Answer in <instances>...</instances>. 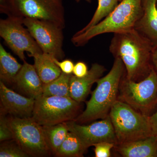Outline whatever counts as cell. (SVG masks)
<instances>
[{
	"instance_id": "obj_1",
	"label": "cell",
	"mask_w": 157,
	"mask_h": 157,
	"mask_svg": "<svg viewBox=\"0 0 157 157\" xmlns=\"http://www.w3.org/2000/svg\"><path fill=\"white\" fill-rule=\"evenodd\" d=\"M153 49L150 41L135 28L114 33L109 47L114 58L122 61L127 78L135 82L150 73Z\"/></svg>"
},
{
	"instance_id": "obj_2",
	"label": "cell",
	"mask_w": 157,
	"mask_h": 157,
	"mask_svg": "<svg viewBox=\"0 0 157 157\" xmlns=\"http://www.w3.org/2000/svg\"><path fill=\"white\" fill-rule=\"evenodd\" d=\"M125 67L119 58H115L109 73L97 81L95 89L86 102V108L76 117L75 122L79 124L105 118L109 116L113 105L117 101L120 84L124 74Z\"/></svg>"
},
{
	"instance_id": "obj_3",
	"label": "cell",
	"mask_w": 157,
	"mask_h": 157,
	"mask_svg": "<svg viewBox=\"0 0 157 157\" xmlns=\"http://www.w3.org/2000/svg\"><path fill=\"white\" fill-rule=\"evenodd\" d=\"M142 12V0H122L107 17L71 39L76 46L85 45L90 40L101 34L119 33L134 28Z\"/></svg>"
},
{
	"instance_id": "obj_4",
	"label": "cell",
	"mask_w": 157,
	"mask_h": 157,
	"mask_svg": "<svg viewBox=\"0 0 157 157\" xmlns=\"http://www.w3.org/2000/svg\"><path fill=\"white\" fill-rule=\"evenodd\" d=\"M109 116L114 128L117 144L153 135L149 116L140 113L124 102L118 100L116 101Z\"/></svg>"
},
{
	"instance_id": "obj_5",
	"label": "cell",
	"mask_w": 157,
	"mask_h": 157,
	"mask_svg": "<svg viewBox=\"0 0 157 157\" xmlns=\"http://www.w3.org/2000/svg\"><path fill=\"white\" fill-rule=\"evenodd\" d=\"M117 100L142 114L150 116L157 104V73L154 68L146 78L139 82L130 80L124 74L120 84Z\"/></svg>"
},
{
	"instance_id": "obj_6",
	"label": "cell",
	"mask_w": 157,
	"mask_h": 157,
	"mask_svg": "<svg viewBox=\"0 0 157 157\" xmlns=\"http://www.w3.org/2000/svg\"><path fill=\"white\" fill-rule=\"evenodd\" d=\"M13 140L30 156L44 157L52 153L43 127L32 117L7 118Z\"/></svg>"
},
{
	"instance_id": "obj_7",
	"label": "cell",
	"mask_w": 157,
	"mask_h": 157,
	"mask_svg": "<svg viewBox=\"0 0 157 157\" xmlns=\"http://www.w3.org/2000/svg\"><path fill=\"white\" fill-rule=\"evenodd\" d=\"M80 103L71 98L42 95L36 99L32 117L42 126L75 121Z\"/></svg>"
},
{
	"instance_id": "obj_8",
	"label": "cell",
	"mask_w": 157,
	"mask_h": 157,
	"mask_svg": "<svg viewBox=\"0 0 157 157\" xmlns=\"http://www.w3.org/2000/svg\"><path fill=\"white\" fill-rule=\"evenodd\" d=\"M10 16L46 21L65 27L62 0H7Z\"/></svg>"
},
{
	"instance_id": "obj_9",
	"label": "cell",
	"mask_w": 157,
	"mask_h": 157,
	"mask_svg": "<svg viewBox=\"0 0 157 157\" xmlns=\"http://www.w3.org/2000/svg\"><path fill=\"white\" fill-rule=\"evenodd\" d=\"M23 18L8 16L0 20V36L9 48L23 61H25V52L29 57L42 53L41 48L23 23Z\"/></svg>"
},
{
	"instance_id": "obj_10",
	"label": "cell",
	"mask_w": 157,
	"mask_h": 157,
	"mask_svg": "<svg viewBox=\"0 0 157 157\" xmlns=\"http://www.w3.org/2000/svg\"><path fill=\"white\" fill-rule=\"evenodd\" d=\"M23 23L43 53L59 60L64 58L63 29L53 23L33 18H24Z\"/></svg>"
},
{
	"instance_id": "obj_11",
	"label": "cell",
	"mask_w": 157,
	"mask_h": 157,
	"mask_svg": "<svg viewBox=\"0 0 157 157\" xmlns=\"http://www.w3.org/2000/svg\"><path fill=\"white\" fill-rule=\"evenodd\" d=\"M67 123L69 132L77 135L86 149L100 142H109L117 144L114 128L109 116L87 125H82L74 121Z\"/></svg>"
},
{
	"instance_id": "obj_12",
	"label": "cell",
	"mask_w": 157,
	"mask_h": 157,
	"mask_svg": "<svg viewBox=\"0 0 157 157\" xmlns=\"http://www.w3.org/2000/svg\"><path fill=\"white\" fill-rule=\"evenodd\" d=\"M1 114L7 113L21 118L32 117L35 99L24 97L9 88L0 82Z\"/></svg>"
},
{
	"instance_id": "obj_13",
	"label": "cell",
	"mask_w": 157,
	"mask_h": 157,
	"mask_svg": "<svg viewBox=\"0 0 157 157\" xmlns=\"http://www.w3.org/2000/svg\"><path fill=\"white\" fill-rule=\"evenodd\" d=\"M105 71L104 66L94 63L84 77H76L72 74L70 82V98L79 103L84 101L89 94L93 85L102 77Z\"/></svg>"
},
{
	"instance_id": "obj_14",
	"label": "cell",
	"mask_w": 157,
	"mask_h": 157,
	"mask_svg": "<svg viewBox=\"0 0 157 157\" xmlns=\"http://www.w3.org/2000/svg\"><path fill=\"white\" fill-rule=\"evenodd\" d=\"M142 12L134 28L157 46V0H142Z\"/></svg>"
},
{
	"instance_id": "obj_15",
	"label": "cell",
	"mask_w": 157,
	"mask_h": 157,
	"mask_svg": "<svg viewBox=\"0 0 157 157\" xmlns=\"http://www.w3.org/2000/svg\"><path fill=\"white\" fill-rule=\"evenodd\" d=\"M23 62L13 83L28 97L36 100L42 95L44 84L34 65Z\"/></svg>"
},
{
	"instance_id": "obj_16",
	"label": "cell",
	"mask_w": 157,
	"mask_h": 157,
	"mask_svg": "<svg viewBox=\"0 0 157 157\" xmlns=\"http://www.w3.org/2000/svg\"><path fill=\"white\" fill-rule=\"evenodd\" d=\"M113 148L124 157H157V136L117 144Z\"/></svg>"
},
{
	"instance_id": "obj_17",
	"label": "cell",
	"mask_w": 157,
	"mask_h": 157,
	"mask_svg": "<svg viewBox=\"0 0 157 157\" xmlns=\"http://www.w3.org/2000/svg\"><path fill=\"white\" fill-rule=\"evenodd\" d=\"M33 57L34 66L43 84L53 81L61 74V70L48 54H36Z\"/></svg>"
},
{
	"instance_id": "obj_18",
	"label": "cell",
	"mask_w": 157,
	"mask_h": 157,
	"mask_svg": "<svg viewBox=\"0 0 157 157\" xmlns=\"http://www.w3.org/2000/svg\"><path fill=\"white\" fill-rule=\"evenodd\" d=\"M22 65L0 44V78L4 83H14V79Z\"/></svg>"
},
{
	"instance_id": "obj_19",
	"label": "cell",
	"mask_w": 157,
	"mask_h": 157,
	"mask_svg": "<svg viewBox=\"0 0 157 157\" xmlns=\"http://www.w3.org/2000/svg\"><path fill=\"white\" fill-rule=\"evenodd\" d=\"M86 150L77 135L69 132L55 155L62 157H83Z\"/></svg>"
},
{
	"instance_id": "obj_20",
	"label": "cell",
	"mask_w": 157,
	"mask_h": 157,
	"mask_svg": "<svg viewBox=\"0 0 157 157\" xmlns=\"http://www.w3.org/2000/svg\"><path fill=\"white\" fill-rule=\"evenodd\" d=\"M43 127L48 146L55 155L69 132L67 124L65 122L51 126Z\"/></svg>"
},
{
	"instance_id": "obj_21",
	"label": "cell",
	"mask_w": 157,
	"mask_h": 157,
	"mask_svg": "<svg viewBox=\"0 0 157 157\" xmlns=\"http://www.w3.org/2000/svg\"><path fill=\"white\" fill-rule=\"evenodd\" d=\"M72 75L62 72L56 79L47 84H44L42 95L70 98V82Z\"/></svg>"
},
{
	"instance_id": "obj_22",
	"label": "cell",
	"mask_w": 157,
	"mask_h": 157,
	"mask_svg": "<svg viewBox=\"0 0 157 157\" xmlns=\"http://www.w3.org/2000/svg\"><path fill=\"white\" fill-rule=\"evenodd\" d=\"M119 3V0H98V8L88 24L77 32L81 33L92 27L109 15Z\"/></svg>"
},
{
	"instance_id": "obj_23",
	"label": "cell",
	"mask_w": 157,
	"mask_h": 157,
	"mask_svg": "<svg viewBox=\"0 0 157 157\" xmlns=\"http://www.w3.org/2000/svg\"><path fill=\"white\" fill-rule=\"evenodd\" d=\"M2 141L0 147L1 157H28L30 156L24 151L14 140Z\"/></svg>"
},
{
	"instance_id": "obj_24",
	"label": "cell",
	"mask_w": 157,
	"mask_h": 157,
	"mask_svg": "<svg viewBox=\"0 0 157 157\" xmlns=\"http://www.w3.org/2000/svg\"><path fill=\"white\" fill-rule=\"evenodd\" d=\"M116 144L109 142H102L96 144L94 147L96 157H109L111 156V150L114 148Z\"/></svg>"
},
{
	"instance_id": "obj_25",
	"label": "cell",
	"mask_w": 157,
	"mask_h": 157,
	"mask_svg": "<svg viewBox=\"0 0 157 157\" xmlns=\"http://www.w3.org/2000/svg\"><path fill=\"white\" fill-rule=\"evenodd\" d=\"M5 115L1 114L0 117V140L1 142L13 140V136L8 124L7 118L5 117Z\"/></svg>"
},
{
	"instance_id": "obj_26",
	"label": "cell",
	"mask_w": 157,
	"mask_h": 157,
	"mask_svg": "<svg viewBox=\"0 0 157 157\" xmlns=\"http://www.w3.org/2000/svg\"><path fill=\"white\" fill-rule=\"evenodd\" d=\"M52 58L54 62L58 66L63 73L67 74H72L73 73L74 64L71 60L67 59L60 62L55 58L52 57Z\"/></svg>"
},
{
	"instance_id": "obj_27",
	"label": "cell",
	"mask_w": 157,
	"mask_h": 157,
	"mask_svg": "<svg viewBox=\"0 0 157 157\" xmlns=\"http://www.w3.org/2000/svg\"><path fill=\"white\" fill-rule=\"evenodd\" d=\"M87 65L83 62H78L74 65L73 74L78 77H82L86 76L88 73Z\"/></svg>"
},
{
	"instance_id": "obj_28",
	"label": "cell",
	"mask_w": 157,
	"mask_h": 157,
	"mask_svg": "<svg viewBox=\"0 0 157 157\" xmlns=\"http://www.w3.org/2000/svg\"><path fill=\"white\" fill-rule=\"evenodd\" d=\"M149 117L153 135L157 136V110L153 114L149 116Z\"/></svg>"
},
{
	"instance_id": "obj_29",
	"label": "cell",
	"mask_w": 157,
	"mask_h": 157,
	"mask_svg": "<svg viewBox=\"0 0 157 157\" xmlns=\"http://www.w3.org/2000/svg\"><path fill=\"white\" fill-rule=\"evenodd\" d=\"M0 11L1 13L10 16V11L7 0H0Z\"/></svg>"
},
{
	"instance_id": "obj_30",
	"label": "cell",
	"mask_w": 157,
	"mask_h": 157,
	"mask_svg": "<svg viewBox=\"0 0 157 157\" xmlns=\"http://www.w3.org/2000/svg\"><path fill=\"white\" fill-rule=\"evenodd\" d=\"M152 63L153 67L157 73V46L154 48L152 55Z\"/></svg>"
},
{
	"instance_id": "obj_31",
	"label": "cell",
	"mask_w": 157,
	"mask_h": 157,
	"mask_svg": "<svg viewBox=\"0 0 157 157\" xmlns=\"http://www.w3.org/2000/svg\"><path fill=\"white\" fill-rule=\"evenodd\" d=\"M75 1L77 2H79L80 1H86V2H91V0H75Z\"/></svg>"
},
{
	"instance_id": "obj_32",
	"label": "cell",
	"mask_w": 157,
	"mask_h": 157,
	"mask_svg": "<svg viewBox=\"0 0 157 157\" xmlns=\"http://www.w3.org/2000/svg\"><path fill=\"white\" fill-rule=\"evenodd\" d=\"M121 1H122V0H119V2H121Z\"/></svg>"
}]
</instances>
